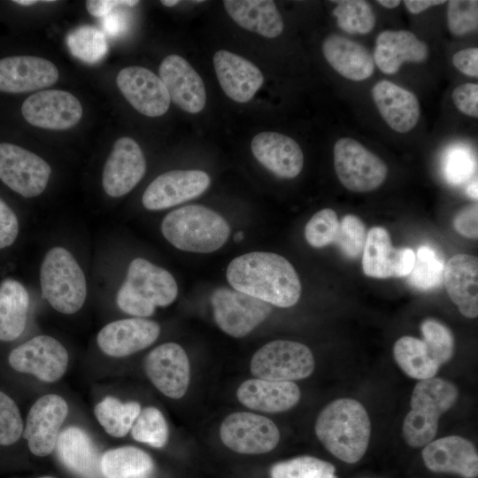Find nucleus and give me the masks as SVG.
I'll use <instances>...</instances> for the list:
<instances>
[{
  "instance_id": "7",
  "label": "nucleus",
  "mask_w": 478,
  "mask_h": 478,
  "mask_svg": "<svg viewBox=\"0 0 478 478\" xmlns=\"http://www.w3.org/2000/svg\"><path fill=\"white\" fill-rule=\"evenodd\" d=\"M314 358L305 344L288 341H272L253 355L251 372L256 377L274 382L305 379L314 369Z\"/></svg>"
},
{
  "instance_id": "24",
  "label": "nucleus",
  "mask_w": 478,
  "mask_h": 478,
  "mask_svg": "<svg viewBox=\"0 0 478 478\" xmlns=\"http://www.w3.org/2000/svg\"><path fill=\"white\" fill-rule=\"evenodd\" d=\"M213 66L221 89L237 103L249 102L264 82L258 66L227 50H221L214 54Z\"/></svg>"
},
{
  "instance_id": "14",
  "label": "nucleus",
  "mask_w": 478,
  "mask_h": 478,
  "mask_svg": "<svg viewBox=\"0 0 478 478\" xmlns=\"http://www.w3.org/2000/svg\"><path fill=\"white\" fill-rule=\"evenodd\" d=\"M144 371L153 385L165 396L179 399L188 390L190 366L185 351L175 343H166L146 356Z\"/></svg>"
},
{
  "instance_id": "53",
  "label": "nucleus",
  "mask_w": 478,
  "mask_h": 478,
  "mask_svg": "<svg viewBox=\"0 0 478 478\" xmlns=\"http://www.w3.org/2000/svg\"><path fill=\"white\" fill-rule=\"evenodd\" d=\"M104 30L112 36H116L120 33L123 27V20L117 13L110 12L103 18L102 20Z\"/></svg>"
},
{
  "instance_id": "55",
  "label": "nucleus",
  "mask_w": 478,
  "mask_h": 478,
  "mask_svg": "<svg viewBox=\"0 0 478 478\" xmlns=\"http://www.w3.org/2000/svg\"><path fill=\"white\" fill-rule=\"evenodd\" d=\"M477 180L471 182L466 188V194L473 199L477 200Z\"/></svg>"
},
{
  "instance_id": "4",
  "label": "nucleus",
  "mask_w": 478,
  "mask_h": 478,
  "mask_svg": "<svg viewBox=\"0 0 478 478\" xmlns=\"http://www.w3.org/2000/svg\"><path fill=\"white\" fill-rule=\"evenodd\" d=\"M178 288L166 269L137 258L129 265L127 277L117 293V305L126 313L149 317L156 306H167L176 298Z\"/></svg>"
},
{
  "instance_id": "42",
  "label": "nucleus",
  "mask_w": 478,
  "mask_h": 478,
  "mask_svg": "<svg viewBox=\"0 0 478 478\" xmlns=\"http://www.w3.org/2000/svg\"><path fill=\"white\" fill-rule=\"evenodd\" d=\"M367 230L364 222L356 215H345L339 221L334 243L350 259L359 258L366 242Z\"/></svg>"
},
{
  "instance_id": "21",
  "label": "nucleus",
  "mask_w": 478,
  "mask_h": 478,
  "mask_svg": "<svg viewBox=\"0 0 478 478\" xmlns=\"http://www.w3.org/2000/svg\"><path fill=\"white\" fill-rule=\"evenodd\" d=\"M160 333L159 325L143 318L123 319L105 325L96 342L108 356L120 358L142 351L152 344Z\"/></svg>"
},
{
  "instance_id": "32",
  "label": "nucleus",
  "mask_w": 478,
  "mask_h": 478,
  "mask_svg": "<svg viewBox=\"0 0 478 478\" xmlns=\"http://www.w3.org/2000/svg\"><path fill=\"white\" fill-rule=\"evenodd\" d=\"M228 15L240 27L266 38H274L283 31V21L271 0H226Z\"/></svg>"
},
{
  "instance_id": "50",
  "label": "nucleus",
  "mask_w": 478,
  "mask_h": 478,
  "mask_svg": "<svg viewBox=\"0 0 478 478\" xmlns=\"http://www.w3.org/2000/svg\"><path fill=\"white\" fill-rule=\"evenodd\" d=\"M478 207L471 204L460 210L453 219V227L465 237L476 239L478 236Z\"/></svg>"
},
{
  "instance_id": "13",
  "label": "nucleus",
  "mask_w": 478,
  "mask_h": 478,
  "mask_svg": "<svg viewBox=\"0 0 478 478\" xmlns=\"http://www.w3.org/2000/svg\"><path fill=\"white\" fill-rule=\"evenodd\" d=\"M21 112L24 119L35 127L63 130L80 121L82 106L67 91L46 89L29 96L22 104Z\"/></svg>"
},
{
  "instance_id": "27",
  "label": "nucleus",
  "mask_w": 478,
  "mask_h": 478,
  "mask_svg": "<svg viewBox=\"0 0 478 478\" xmlns=\"http://www.w3.org/2000/svg\"><path fill=\"white\" fill-rule=\"evenodd\" d=\"M372 96L385 122L398 133H407L420 118V104L411 91L386 80L372 89Z\"/></svg>"
},
{
  "instance_id": "28",
  "label": "nucleus",
  "mask_w": 478,
  "mask_h": 478,
  "mask_svg": "<svg viewBox=\"0 0 478 478\" xmlns=\"http://www.w3.org/2000/svg\"><path fill=\"white\" fill-rule=\"evenodd\" d=\"M443 281L451 301L467 318L478 315V259L469 254H457L444 267Z\"/></svg>"
},
{
  "instance_id": "35",
  "label": "nucleus",
  "mask_w": 478,
  "mask_h": 478,
  "mask_svg": "<svg viewBox=\"0 0 478 478\" xmlns=\"http://www.w3.org/2000/svg\"><path fill=\"white\" fill-rule=\"evenodd\" d=\"M394 358L410 377L420 381L434 377L440 365L432 358L425 343L412 336H403L394 345Z\"/></svg>"
},
{
  "instance_id": "19",
  "label": "nucleus",
  "mask_w": 478,
  "mask_h": 478,
  "mask_svg": "<svg viewBox=\"0 0 478 478\" xmlns=\"http://www.w3.org/2000/svg\"><path fill=\"white\" fill-rule=\"evenodd\" d=\"M117 85L129 104L148 117L165 114L170 105L168 92L157 74L143 66L121 69L116 78Z\"/></svg>"
},
{
  "instance_id": "49",
  "label": "nucleus",
  "mask_w": 478,
  "mask_h": 478,
  "mask_svg": "<svg viewBox=\"0 0 478 478\" xmlns=\"http://www.w3.org/2000/svg\"><path fill=\"white\" fill-rule=\"evenodd\" d=\"M19 233V222L13 211L0 198V249L10 246Z\"/></svg>"
},
{
  "instance_id": "48",
  "label": "nucleus",
  "mask_w": 478,
  "mask_h": 478,
  "mask_svg": "<svg viewBox=\"0 0 478 478\" xmlns=\"http://www.w3.org/2000/svg\"><path fill=\"white\" fill-rule=\"evenodd\" d=\"M456 107L462 113L470 117H478V85L464 83L456 87L452 92Z\"/></svg>"
},
{
  "instance_id": "11",
  "label": "nucleus",
  "mask_w": 478,
  "mask_h": 478,
  "mask_svg": "<svg viewBox=\"0 0 478 478\" xmlns=\"http://www.w3.org/2000/svg\"><path fill=\"white\" fill-rule=\"evenodd\" d=\"M222 443L242 454H262L272 451L280 440V432L270 419L249 412L227 415L220 428Z\"/></svg>"
},
{
  "instance_id": "47",
  "label": "nucleus",
  "mask_w": 478,
  "mask_h": 478,
  "mask_svg": "<svg viewBox=\"0 0 478 478\" xmlns=\"http://www.w3.org/2000/svg\"><path fill=\"white\" fill-rule=\"evenodd\" d=\"M444 170L450 182L463 183L472 175L474 162L466 152L455 151L449 155Z\"/></svg>"
},
{
  "instance_id": "20",
  "label": "nucleus",
  "mask_w": 478,
  "mask_h": 478,
  "mask_svg": "<svg viewBox=\"0 0 478 478\" xmlns=\"http://www.w3.org/2000/svg\"><path fill=\"white\" fill-rule=\"evenodd\" d=\"M158 72L170 101L189 113H197L204 109L206 102L204 81L185 58L168 55L161 62Z\"/></svg>"
},
{
  "instance_id": "58",
  "label": "nucleus",
  "mask_w": 478,
  "mask_h": 478,
  "mask_svg": "<svg viewBox=\"0 0 478 478\" xmlns=\"http://www.w3.org/2000/svg\"><path fill=\"white\" fill-rule=\"evenodd\" d=\"M179 3L177 0H162L161 4L167 7H172L176 5Z\"/></svg>"
},
{
  "instance_id": "34",
  "label": "nucleus",
  "mask_w": 478,
  "mask_h": 478,
  "mask_svg": "<svg viewBox=\"0 0 478 478\" xmlns=\"http://www.w3.org/2000/svg\"><path fill=\"white\" fill-rule=\"evenodd\" d=\"M154 467L152 458L134 446L108 450L102 455L100 463L104 478H150Z\"/></svg>"
},
{
  "instance_id": "16",
  "label": "nucleus",
  "mask_w": 478,
  "mask_h": 478,
  "mask_svg": "<svg viewBox=\"0 0 478 478\" xmlns=\"http://www.w3.org/2000/svg\"><path fill=\"white\" fill-rule=\"evenodd\" d=\"M211 183L200 170H173L158 175L143 195V206L151 211L166 209L203 194Z\"/></svg>"
},
{
  "instance_id": "31",
  "label": "nucleus",
  "mask_w": 478,
  "mask_h": 478,
  "mask_svg": "<svg viewBox=\"0 0 478 478\" xmlns=\"http://www.w3.org/2000/svg\"><path fill=\"white\" fill-rule=\"evenodd\" d=\"M57 451L60 461L81 478H100L101 458L90 436L78 427L59 433Z\"/></svg>"
},
{
  "instance_id": "6",
  "label": "nucleus",
  "mask_w": 478,
  "mask_h": 478,
  "mask_svg": "<svg viewBox=\"0 0 478 478\" xmlns=\"http://www.w3.org/2000/svg\"><path fill=\"white\" fill-rule=\"evenodd\" d=\"M42 297L58 312L73 314L83 305L87 283L83 271L69 251L50 249L40 270Z\"/></svg>"
},
{
  "instance_id": "45",
  "label": "nucleus",
  "mask_w": 478,
  "mask_h": 478,
  "mask_svg": "<svg viewBox=\"0 0 478 478\" xmlns=\"http://www.w3.org/2000/svg\"><path fill=\"white\" fill-rule=\"evenodd\" d=\"M447 23L451 33L456 36H462L476 30L478 27V1H449Z\"/></svg>"
},
{
  "instance_id": "26",
  "label": "nucleus",
  "mask_w": 478,
  "mask_h": 478,
  "mask_svg": "<svg viewBox=\"0 0 478 478\" xmlns=\"http://www.w3.org/2000/svg\"><path fill=\"white\" fill-rule=\"evenodd\" d=\"M428 55L427 44L407 30L382 31L375 42L374 61L386 74L397 73L405 62L421 63Z\"/></svg>"
},
{
  "instance_id": "37",
  "label": "nucleus",
  "mask_w": 478,
  "mask_h": 478,
  "mask_svg": "<svg viewBox=\"0 0 478 478\" xmlns=\"http://www.w3.org/2000/svg\"><path fill=\"white\" fill-rule=\"evenodd\" d=\"M444 262L428 245L419 247L413 267L407 275V282L413 288L427 291L439 287L443 281Z\"/></svg>"
},
{
  "instance_id": "41",
  "label": "nucleus",
  "mask_w": 478,
  "mask_h": 478,
  "mask_svg": "<svg viewBox=\"0 0 478 478\" xmlns=\"http://www.w3.org/2000/svg\"><path fill=\"white\" fill-rule=\"evenodd\" d=\"M131 435L137 442L161 448L168 440V426L162 412L149 406L141 409L131 428Z\"/></svg>"
},
{
  "instance_id": "12",
  "label": "nucleus",
  "mask_w": 478,
  "mask_h": 478,
  "mask_svg": "<svg viewBox=\"0 0 478 478\" xmlns=\"http://www.w3.org/2000/svg\"><path fill=\"white\" fill-rule=\"evenodd\" d=\"M8 360L18 372L33 374L42 382H53L66 373L68 353L54 337L37 335L13 349Z\"/></svg>"
},
{
  "instance_id": "39",
  "label": "nucleus",
  "mask_w": 478,
  "mask_h": 478,
  "mask_svg": "<svg viewBox=\"0 0 478 478\" xmlns=\"http://www.w3.org/2000/svg\"><path fill=\"white\" fill-rule=\"evenodd\" d=\"M337 26L351 35H366L374 27L376 19L372 6L363 0L334 1Z\"/></svg>"
},
{
  "instance_id": "8",
  "label": "nucleus",
  "mask_w": 478,
  "mask_h": 478,
  "mask_svg": "<svg viewBox=\"0 0 478 478\" xmlns=\"http://www.w3.org/2000/svg\"><path fill=\"white\" fill-rule=\"evenodd\" d=\"M334 166L340 182L353 192L376 189L388 174V167L379 157L350 137L335 143Z\"/></svg>"
},
{
  "instance_id": "36",
  "label": "nucleus",
  "mask_w": 478,
  "mask_h": 478,
  "mask_svg": "<svg viewBox=\"0 0 478 478\" xmlns=\"http://www.w3.org/2000/svg\"><path fill=\"white\" fill-rule=\"evenodd\" d=\"M141 411L137 402L123 403L113 397H106L94 410L95 415L107 434L123 437L130 430Z\"/></svg>"
},
{
  "instance_id": "46",
  "label": "nucleus",
  "mask_w": 478,
  "mask_h": 478,
  "mask_svg": "<svg viewBox=\"0 0 478 478\" xmlns=\"http://www.w3.org/2000/svg\"><path fill=\"white\" fill-rule=\"evenodd\" d=\"M23 433V421L16 403L0 391V445L16 443Z\"/></svg>"
},
{
  "instance_id": "59",
  "label": "nucleus",
  "mask_w": 478,
  "mask_h": 478,
  "mask_svg": "<svg viewBox=\"0 0 478 478\" xmlns=\"http://www.w3.org/2000/svg\"><path fill=\"white\" fill-rule=\"evenodd\" d=\"M234 238H235V242L241 241V240L243 238V232H238V233H236V234L235 235Z\"/></svg>"
},
{
  "instance_id": "22",
  "label": "nucleus",
  "mask_w": 478,
  "mask_h": 478,
  "mask_svg": "<svg viewBox=\"0 0 478 478\" xmlns=\"http://www.w3.org/2000/svg\"><path fill=\"white\" fill-rule=\"evenodd\" d=\"M58 70L50 61L35 56H12L0 59V91L23 93L53 85Z\"/></svg>"
},
{
  "instance_id": "52",
  "label": "nucleus",
  "mask_w": 478,
  "mask_h": 478,
  "mask_svg": "<svg viewBox=\"0 0 478 478\" xmlns=\"http://www.w3.org/2000/svg\"><path fill=\"white\" fill-rule=\"evenodd\" d=\"M138 3L133 0H89L86 2V7L92 16L104 18L119 5L135 6Z\"/></svg>"
},
{
  "instance_id": "40",
  "label": "nucleus",
  "mask_w": 478,
  "mask_h": 478,
  "mask_svg": "<svg viewBox=\"0 0 478 478\" xmlns=\"http://www.w3.org/2000/svg\"><path fill=\"white\" fill-rule=\"evenodd\" d=\"M335 468L329 462L301 456L274 464L270 469L271 478H337Z\"/></svg>"
},
{
  "instance_id": "1",
  "label": "nucleus",
  "mask_w": 478,
  "mask_h": 478,
  "mask_svg": "<svg viewBox=\"0 0 478 478\" xmlns=\"http://www.w3.org/2000/svg\"><path fill=\"white\" fill-rule=\"evenodd\" d=\"M227 279L236 290L278 307H290L301 295L293 266L276 253L254 251L234 258Z\"/></svg>"
},
{
  "instance_id": "15",
  "label": "nucleus",
  "mask_w": 478,
  "mask_h": 478,
  "mask_svg": "<svg viewBox=\"0 0 478 478\" xmlns=\"http://www.w3.org/2000/svg\"><path fill=\"white\" fill-rule=\"evenodd\" d=\"M67 414V403L57 394L44 395L35 401L29 410L23 430L34 455L45 457L52 452Z\"/></svg>"
},
{
  "instance_id": "43",
  "label": "nucleus",
  "mask_w": 478,
  "mask_h": 478,
  "mask_svg": "<svg viewBox=\"0 0 478 478\" xmlns=\"http://www.w3.org/2000/svg\"><path fill=\"white\" fill-rule=\"evenodd\" d=\"M420 330L428 351L440 366L453 355L454 337L451 331L441 322L428 319L421 323Z\"/></svg>"
},
{
  "instance_id": "17",
  "label": "nucleus",
  "mask_w": 478,
  "mask_h": 478,
  "mask_svg": "<svg viewBox=\"0 0 478 478\" xmlns=\"http://www.w3.org/2000/svg\"><path fill=\"white\" fill-rule=\"evenodd\" d=\"M415 261L411 248H394L389 232L382 227L367 231L362 253V268L366 275L373 278L407 276Z\"/></svg>"
},
{
  "instance_id": "60",
  "label": "nucleus",
  "mask_w": 478,
  "mask_h": 478,
  "mask_svg": "<svg viewBox=\"0 0 478 478\" xmlns=\"http://www.w3.org/2000/svg\"><path fill=\"white\" fill-rule=\"evenodd\" d=\"M40 478H53V477H50V476H42V477H40Z\"/></svg>"
},
{
  "instance_id": "38",
  "label": "nucleus",
  "mask_w": 478,
  "mask_h": 478,
  "mask_svg": "<svg viewBox=\"0 0 478 478\" xmlns=\"http://www.w3.org/2000/svg\"><path fill=\"white\" fill-rule=\"evenodd\" d=\"M66 43L73 56L88 64L99 62L108 51L104 34L93 26H81L71 31Z\"/></svg>"
},
{
  "instance_id": "57",
  "label": "nucleus",
  "mask_w": 478,
  "mask_h": 478,
  "mask_svg": "<svg viewBox=\"0 0 478 478\" xmlns=\"http://www.w3.org/2000/svg\"><path fill=\"white\" fill-rule=\"evenodd\" d=\"M14 3L19 4V5H32V4H36L38 1H35V0H16V1H13Z\"/></svg>"
},
{
  "instance_id": "9",
  "label": "nucleus",
  "mask_w": 478,
  "mask_h": 478,
  "mask_svg": "<svg viewBox=\"0 0 478 478\" xmlns=\"http://www.w3.org/2000/svg\"><path fill=\"white\" fill-rule=\"evenodd\" d=\"M211 303L217 325L233 337L245 336L272 312L270 304L235 289H216Z\"/></svg>"
},
{
  "instance_id": "29",
  "label": "nucleus",
  "mask_w": 478,
  "mask_h": 478,
  "mask_svg": "<svg viewBox=\"0 0 478 478\" xmlns=\"http://www.w3.org/2000/svg\"><path fill=\"white\" fill-rule=\"evenodd\" d=\"M300 389L292 382H274L259 378L243 382L236 397L244 406L258 412L275 413L289 410L300 399Z\"/></svg>"
},
{
  "instance_id": "10",
  "label": "nucleus",
  "mask_w": 478,
  "mask_h": 478,
  "mask_svg": "<svg viewBox=\"0 0 478 478\" xmlns=\"http://www.w3.org/2000/svg\"><path fill=\"white\" fill-rule=\"evenodd\" d=\"M51 168L38 155L20 146L0 143V180L25 197L45 189Z\"/></svg>"
},
{
  "instance_id": "33",
  "label": "nucleus",
  "mask_w": 478,
  "mask_h": 478,
  "mask_svg": "<svg viewBox=\"0 0 478 478\" xmlns=\"http://www.w3.org/2000/svg\"><path fill=\"white\" fill-rule=\"evenodd\" d=\"M29 297L25 287L12 279L0 284V341L17 339L24 331Z\"/></svg>"
},
{
  "instance_id": "5",
  "label": "nucleus",
  "mask_w": 478,
  "mask_h": 478,
  "mask_svg": "<svg viewBox=\"0 0 478 478\" xmlns=\"http://www.w3.org/2000/svg\"><path fill=\"white\" fill-rule=\"evenodd\" d=\"M458 396L457 387L448 381L435 377L420 381L403 423L406 443L417 448L430 443L436 435L440 416L455 404Z\"/></svg>"
},
{
  "instance_id": "30",
  "label": "nucleus",
  "mask_w": 478,
  "mask_h": 478,
  "mask_svg": "<svg viewBox=\"0 0 478 478\" xmlns=\"http://www.w3.org/2000/svg\"><path fill=\"white\" fill-rule=\"evenodd\" d=\"M322 51L328 64L346 79L359 81L374 73L373 55L357 42L338 35H329L323 42Z\"/></svg>"
},
{
  "instance_id": "51",
  "label": "nucleus",
  "mask_w": 478,
  "mask_h": 478,
  "mask_svg": "<svg viewBox=\"0 0 478 478\" xmlns=\"http://www.w3.org/2000/svg\"><path fill=\"white\" fill-rule=\"evenodd\" d=\"M452 63L462 73L478 77V48H467L456 52Z\"/></svg>"
},
{
  "instance_id": "56",
  "label": "nucleus",
  "mask_w": 478,
  "mask_h": 478,
  "mask_svg": "<svg viewBox=\"0 0 478 478\" xmlns=\"http://www.w3.org/2000/svg\"><path fill=\"white\" fill-rule=\"evenodd\" d=\"M377 3L380 4L381 5L386 7V8L393 9V8H396L397 6H398L400 4L401 1H399V0H378Z\"/></svg>"
},
{
  "instance_id": "25",
  "label": "nucleus",
  "mask_w": 478,
  "mask_h": 478,
  "mask_svg": "<svg viewBox=\"0 0 478 478\" xmlns=\"http://www.w3.org/2000/svg\"><path fill=\"white\" fill-rule=\"evenodd\" d=\"M422 459L434 472L456 473L466 478L478 474V455L473 443L457 436L431 441L422 451Z\"/></svg>"
},
{
  "instance_id": "44",
  "label": "nucleus",
  "mask_w": 478,
  "mask_h": 478,
  "mask_svg": "<svg viewBox=\"0 0 478 478\" xmlns=\"http://www.w3.org/2000/svg\"><path fill=\"white\" fill-rule=\"evenodd\" d=\"M339 228L335 212L329 208L317 212L305 227L307 243L314 248H323L334 243Z\"/></svg>"
},
{
  "instance_id": "2",
  "label": "nucleus",
  "mask_w": 478,
  "mask_h": 478,
  "mask_svg": "<svg viewBox=\"0 0 478 478\" xmlns=\"http://www.w3.org/2000/svg\"><path fill=\"white\" fill-rule=\"evenodd\" d=\"M371 424L364 406L351 398L329 403L319 414L315 433L324 447L346 463H356L365 454Z\"/></svg>"
},
{
  "instance_id": "3",
  "label": "nucleus",
  "mask_w": 478,
  "mask_h": 478,
  "mask_svg": "<svg viewBox=\"0 0 478 478\" xmlns=\"http://www.w3.org/2000/svg\"><path fill=\"white\" fill-rule=\"evenodd\" d=\"M165 238L179 250L209 253L227 242L230 227L216 212L199 204H189L170 212L163 220Z\"/></svg>"
},
{
  "instance_id": "18",
  "label": "nucleus",
  "mask_w": 478,
  "mask_h": 478,
  "mask_svg": "<svg viewBox=\"0 0 478 478\" xmlns=\"http://www.w3.org/2000/svg\"><path fill=\"white\" fill-rule=\"evenodd\" d=\"M146 160L138 143L130 137H121L114 144L104 166L102 184L112 197L130 192L142 180Z\"/></svg>"
},
{
  "instance_id": "54",
  "label": "nucleus",
  "mask_w": 478,
  "mask_h": 478,
  "mask_svg": "<svg viewBox=\"0 0 478 478\" xmlns=\"http://www.w3.org/2000/svg\"><path fill=\"white\" fill-rule=\"evenodd\" d=\"M404 4L412 14H418L429 7L445 4L444 0H405Z\"/></svg>"
},
{
  "instance_id": "23",
  "label": "nucleus",
  "mask_w": 478,
  "mask_h": 478,
  "mask_svg": "<svg viewBox=\"0 0 478 478\" xmlns=\"http://www.w3.org/2000/svg\"><path fill=\"white\" fill-rule=\"evenodd\" d=\"M251 147L258 161L280 178H295L303 169V151L289 136L261 132L253 137Z\"/></svg>"
}]
</instances>
